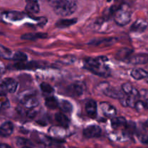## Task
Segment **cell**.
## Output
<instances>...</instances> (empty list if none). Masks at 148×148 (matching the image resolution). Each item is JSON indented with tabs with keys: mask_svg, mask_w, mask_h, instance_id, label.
<instances>
[{
	"mask_svg": "<svg viewBox=\"0 0 148 148\" xmlns=\"http://www.w3.org/2000/svg\"><path fill=\"white\" fill-rule=\"evenodd\" d=\"M104 56L97 58H87L84 60V67L92 73L99 76L108 77L110 74V69L106 64Z\"/></svg>",
	"mask_w": 148,
	"mask_h": 148,
	"instance_id": "1",
	"label": "cell"
},
{
	"mask_svg": "<svg viewBox=\"0 0 148 148\" xmlns=\"http://www.w3.org/2000/svg\"><path fill=\"white\" fill-rule=\"evenodd\" d=\"M53 9L57 14L62 17L71 15L77 9V0H59Z\"/></svg>",
	"mask_w": 148,
	"mask_h": 148,
	"instance_id": "2",
	"label": "cell"
},
{
	"mask_svg": "<svg viewBox=\"0 0 148 148\" xmlns=\"http://www.w3.org/2000/svg\"><path fill=\"white\" fill-rule=\"evenodd\" d=\"M131 11L129 6L126 4H120L115 11L114 20L116 24L120 26H124L131 21Z\"/></svg>",
	"mask_w": 148,
	"mask_h": 148,
	"instance_id": "3",
	"label": "cell"
},
{
	"mask_svg": "<svg viewBox=\"0 0 148 148\" xmlns=\"http://www.w3.org/2000/svg\"><path fill=\"white\" fill-rule=\"evenodd\" d=\"M17 82L12 78H6L0 84V96L12 93L17 90Z\"/></svg>",
	"mask_w": 148,
	"mask_h": 148,
	"instance_id": "4",
	"label": "cell"
},
{
	"mask_svg": "<svg viewBox=\"0 0 148 148\" xmlns=\"http://www.w3.org/2000/svg\"><path fill=\"white\" fill-rule=\"evenodd\" d=\"M84 90H85V88H84V84L82 82H76L69 85L68 88V92L72 96L79 97L84 93Z\"/></svg>",
	"mask_w": 148,
	"mask_h": 148,
	"instance_id": "5",
	"label": "cell"
},
{
	"mask_svg": "<svg viewBox=\"0 0 148 148\" xmlns=\"http://www.w3.org/2000/svg\"><path fill=\"white\" fill-rule=\"evenodd\" d=\"M102 130L99 126L91 125L84 130V135L86 138H96L101 135Z\"/></svg>",
	"mask_w": 148,
	"mask_h": 148,
	"instance_id": "6",
	"label": "cell"
},
{
	"mask_svg": "<svg viewBox=\"0 0 148 148\" xmlns=\"http://www.w3.org/2000/svg\"><path fill=\"white\" fill-rule=\"evenodd\" d=\"M102 112L107 117H115L116 115V109L115 107L107 102H102L100 105Z\"/></svg>",
	"mask_w": 148,
	"mask_h": 148,
	"instance_id": "7",
	"label": "cell"
},
{
	"mask_svg": "<svg viewBox=\"0 0 148 148\" xmlns=\"http://www.w3.org/2000/svg\"><path fill=\"white\" fill-rule=\"evenodd\" d=\"M147 27L148 23L145 20L139 19V20H136L131 26V30L133 32H136V33H142L146 30Z\"/></svg>",
	"mask_w": 148,
	"mask_h": 148,
	"instance_id": "8",
	"label": "cell"
},
{
	"mask_svg": "<svg viewBox=\"0 0 148 148\" xmlns=\"http://www.w3.org/2000/svg\"><path fill=\"white\" fill-rule=\"evenodd\" d=\"M21 103L28 110L33 109L36 108L39 105V101L37 98L34 96H27L23 99L21 101Z\"/></svg>",
	"mask_w": 148,
	"mask_h": 148,
	"instance_id": "9",
	"label": "cell"
},
{
	"mask_svg": "<svg viewBox=\"0 0 148 148\" xmlns=\"http://www.w3.org/2000/svg\"><path fill=\"white\" fill-rule=\"evenodd\" d=\"M14 130V126L10 121H6L0 127V135L3 137H7L11 135Z\"/></svg>",
	"mask_w": 148,
	"mask_h": 148,
	"instance_id": "10",
	"label": "cell"
},
{
	"mask_svg": "<svg viewBox=\"0 0 148 148\" xmlns=\"http://www.w3.org/2000/svg\"><path fill=\"white\" fill-rule=\"evenodd\" d=\"M86 112L87 115L91 118H95L97 116V103L93 100H90L86 103L85 106Z\"/></svg>",
	"mask_w": 148,
	"mask_h": 148,
	"instance_id": "11",
	"label": "cell"
},
{
	"mask_svg": "<svg viewBox=\"0 0 148 148\" xmlns=\"http://www.w3.org/2000/svg\"><path fill=\"white\" fill-rule=\"evenodd\" d=\"M26 10L31 14L38 13L40 10L39 2L37 0H26Z\"/></svg>",
	"mask_w": 148,
	"mask_h": 148,
	"instance_id": "12",
	"label": "cell"
},
{
	"mask_svg": "<svg viewBox=\"0 0 148 148\" xmlns=\"http://www.w3.org/2000/svg\"><path fill=\"white\" fill-rule=\"evenodd\" d=\"M129 62L133 64H143L148 63V55L139 54L132 56L129 59Z\"/></svg>",
	"mask_w": 148,
	"mask_h": 148,
	"instance_id": "13",
	"label": "cell"
},
{
	"mask_svg": "<svg viewBox=\"0 0 148 148\" xmlns=\"http://www.w3.org/2000/svg\"><path fill=\"white\" fill-rule=\"evenodd\" d=\"M55 120L63 128H67V127H69L70 120L62 113H57L55 114Z\"/></svg>",
	"mask_w": 148,
	"mask_h": 148,
	"instance_id": "14",
	"label": "cell"
},
{
	"mask_svg": "<svg viewBox=\"0 0 148 148\" xmlns=\"http://www.w3.org/2000/svg\"><path fill=\"white\" fill-rule=\"evenodd\" d=\"M131 76L133 79L139 80V79L147 77L148 72L142 69H134L131 72Z\"/></svg>",
	"mask_w": 148,
	"mask_h": 148,
	"instance_id": "15",
	"label": "cell"
},
{
	"mask_svg": "<svg viewBox=\"0 0 148 148\" xmlns=\"http://www.w3.org/2000/svg\"><path fill=\"white\" fill-rule=\"evenodd\" d=\"M104 92L106 95L110 97L111 98H118V99H121L125 95L122 92L114 88H107L104 91Z\"/></svg>",
	"mask_w": 148,
	"mask_h": 148,
	"instance_id": "16",
	"label": "cell"
},
{
	"mask_svg": "<svg viewBox=\"0 0 148 148\" xmlns=\"http://www.w3.org/2000/svg\"><path fill=\"white\" fill-rule=\"evenodd\" d=\"M77 22V19H63L58 20L56 23V27L58 28H65L75 24Z\"/></svg>",
	"mask_w": 148,
	"mask_h": 148,
	"instance_id": "17",
	"label": "cell"
},
{
	"mask_svg": "<svg viewBox=\"0 0 148 148\" xmlns=\"http://www.w3.org/2000/svg\"><path fill=\"white\" fill-rule=\"evenodd\" d=\"M46 36V33H26L21 36V38L23 40H33L37 38H44Z\"/></svg>",
	"mask_w": 148,
	"mask_h": 148,
	"instance_id": "18",
	"label": "cell"
},
{
	"mask_svg": "<svg viewBox=\"0 0 148 148\" xmlns=\"http://www.w3.org/2000/svg\"><path fill=\"white\" fill-rule=\"evenodd\" d=\"M127 121L123 117H114L111 121V125L113 128L118 129L123 126H126Z\"/></svg>",
	"mask_w": 148,
	"mask_h": 148,
	"instance_id": "19",
	"label": "cell"
},
{
	"mask_svg": "<svg viewBox=\"0 0 148 148\" xmlns=\"http://www.w3.org/2000/svg\"><path fill=\"white\" fill-rule=\"evenodd\" d=\"M45 105L50 109H55L59 107V103L54 96H49L45 100Z\"/></svg>",
	"mask_w": 148,
	"mask_h": 148,
	"instance_id": "20",
	"label": "cell"
},
{
	"mask_svg": "<svg viewBox=\"0 0 148 148\" xmlns=\"http://www.w3.org/2000/svg\"><path fill=\"white\" fill-rule=\"evenodd\" d=\"M59 107L63 112L71 113L73 110V106L69 101H62L59 103Z\"/></svg>",
	"mask_w": 148,
	"mask_h": 148,
	"instance_id": "21",
	"label": "cell"
},
{
	"mask_svg": "<svg viewBox=\"0 0 148 148\" xmlns=\"http://www.w3.org/2000/svg\"><path fill=\"white\" fill-rule=\"evenodd\" d=\"M12 59L14 61H16L18 63H20V62H24L27 60L28 56L25 53L21 51H17L16 53H14V55L12 56Z\"/></svg>",
	"mask_w": 148,
	"mask_h": 148,
	"instance_id": "22",
	"label": "cell"
},
{
	"mask_svg": "<svg viewBox=\"0 0 148 148\" xmlns=\"http://www.w3.org/2000/svg\"><path fill=\"white\" fill-rule=\"evenodd\" d=\"M49 132L52 135L57 136V137H63V135L65 133V131L63 127H53L49 129Z\"/></svg>",
	"mask_w": 148,
	"mask_h": 148,
	"instance_id": "23",
	"label": "cell"
},
{
	"mask_svg": "<svg viewBox=\"0 0 148 148\" xmlns=\"http://www.w3.org/2000/svg\"><path fill=\"white\" fill-rule=\"evenodd\" d=\"M131 53V50L129 49H123L121 50L118 51V52L116 54V56H117L118 59H123L127 58L129 55Z\"/></svg>",
	"mask_w": 148,
	"mask_h": 148,
	"instance_id": "24",
	"label": "cell"
},
{
	"mask_svg": "<svg viewBox=\"0 0 148 148\" xmlns=\"http://www.w3.org/2000/svg\"><path fill=\"white\" fill-rule=\"evenodd\" d=\"M122 91L125 95H130L135 90V88L129 83H124L122 85Z\"/></svg>",
	"mask_w": 148,
	"mask_h": 148,
	"instance_id": "25",
	"label": "cell"
},
{
	"mask_svg": "<svg viewBox=\"0 0 148 148\" xmlns=\"http://www.w3.org/2000/svg\"><path fill=\"white\" fill-rule=\"evenodd\" d=\"M7 17L11 20H20L23 18L24 14L23 13L16 12H12L7 13Z\"/></svg>",
	"mask_w": 148,
	"mask_h": 148,
	"instance_id": "26",
	"label": "cell"
},
{
	"mask_svg": "<svg viewBox=\"0 0 148 148\" xmlns=\"http://www.w3.org/2000/svg\"><path fill=\"white\" fill-rule=\"evenodd\" d=\"M40 88L42 92L46 94H52L54 92V88L46 82H42L40 85Z\"/></svg>",
	"mask_w": 148,
	"mask_h": 148,
	"instance_id": "27",
	"label": "cell"
},
{
	"mask_svg": "<svg viewBox=\"0 0 148 148\" xmlns=\"http://www.w3.org/2000/svg\"><path fill=\"white\" fill-rule=\"evenodd\" d=\"M17 144L19 146H23V147H28V145L30 144V142L28 140H26V139L23 138H17Z\"/></svg>",
	"mask_w": 148,
	"mask_h": 148,
	"instance_id": "28",
	"label": "cell"
},
{
	"mask_svg": "<svg viewBox=\"0 0 148 148\" xmlns=\"http://www.w3.org/2000/svg\"><path fill=\"white\" fill-rule=\"evenodd\" d=\"M28 116L29 117H30V118H33V117H34L35 116H36V111H35V110L33 109H30L28 111Z\"/></svg>",
	"mask_w": 148,
	"mask_h": 148,
	"instance_id": "29",
	"label": "cell"
},
{
	"mask_svg": "<svg viewBox=\"0 0 148 148\" xmlns=\"http://www.w3.org/2000/svg\"><path fill=\"white\" fill-rule=\"evenodd\" d=\"M140 139L141 140H142V143H148V137H147V136H142V137H141Z\"/></svg>",
	"mask_w": 148,
	"mask_h": 148,
	"instance_id": "30",
	"label": "cell"
},
{
	"mask_svg": "<svg viewBox=\"0 0 148 148\" xmlns=\"http://www.w3.org/2000/svg\"><path fill=\"white\" fill-rule=\"evenodd\" d=\"M0 148H11L8 145L6 144H0Z\"/></svg>",
	"mask_w": 148,
	"mask_h": 148,
	"instance_id": "31",
	"label": "cell"
},
{
	"mask_svg": "<svg viewBox=\"0 0 148 148\" xmlns=\"http://www.w3.org/2000/svg\"><path fill=\"white\" fill-rule=\"evenodd\" d=\"M145 105H146V108L148 109V99L146 100V102H145Z\"/></svg>",
	"mask_w": 148,
	"mask_h": 148,
	"instance_id": "32",
	"label": "cell"
},
{
	"mask_svg": "<svg viewBox=\"0 0 148 148\" xmlns=\"http://www.w3.org/2000/svg\"><path fill=\"white\" fill-rule=\"evenodd\" d=\"M145 125H146V127L148 128V120L146 121V123H145Z\"/></svg>",
	"mask_w": 148,
	"mask_h": 148,
	"instance_id": "33",
	"label": "cell"
},
{
	"mask_svg": "<svg viewBox=\"0 0 148 148\" xmlns=\"http://www.w3.org/2000/svg\"><path fill=\"white\" fill-rule=\"evenodd\" d=\"M147 83H148V77H147Z\"/></svg>",
	"mask_w": 148,
	"mask_h": 148,
	"instance_id": "34",
	"label": "cell"
},
{
	"mask_svg": "<svg viewBox=\"0 0 148 148\" xmlns=\"http://www.w3.org/2000/svg\"><path fill=\"white\" fill-rule=\"evenodd\" d=\"M23 148H30V147H23Z\"/></svg>",
	"mask_w": 148,
	"mask_h": 148,
	"instance_id": "35",
	"label": "cell"
},
{
	"mask_svg": "<svg viewBox=\"0 0 148 148\" xmlns=\"http://www.w3.org/2000/svg\"><path fill=\"white\" fill-rule=\"evenodd\" d=\"M107 1H111V0H107Z\"/></svg>",
	"mask_w": 148,
	"mask_h": 148,
	"instance_id": "36",
	"label": "cell"
}]
</instances>
